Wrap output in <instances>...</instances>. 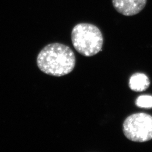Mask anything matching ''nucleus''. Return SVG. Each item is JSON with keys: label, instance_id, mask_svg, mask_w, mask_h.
Here are the masks:
<instances>
[{"label": "nucleus", "instance_id": "nucleus-5", "mask_svg": "<svg viewBox=\"0 0 152 152\" xmlns=\"http://www.w3.org/2000/svg\"><path fill=\"white\" fill-rule=\"evenodd\" d=\"M150 86V80L145 74L136 73L131 77L129 87L135 92H142L146 90Z\"/></svg>", "mask_w": 152, "mask_h": 152}, {"label": "nucleus", "instance_id": "nucleus-3", "mask_svg": "<svg viewBox=\"0 0 152 152\" xmlns=\"http://www.w3.org/2000/svg\"><path fill=\"white\" fill-rule=\"evenodd\" d=\"M123 132L131 141L144 142L152 140V115L144 113L131 115L123 124Z\"/></svg>", "mask_w": 152, "mask_h": 152}, {"label": "nucleus", "instance_id": "nucleus-2", "mask_svg": "<svg viewBox=\"0 0 152 152\" xmlns=\"http://www.w3.org/2000/svg\"><path fill=\"white\" fill-rule=\"evenodd\" d=\"M71 38L75 49L83 56H92L102 51L103 45L102 33L92 24H77L72 29Z\"/></svg>", "mask_w": 152, "mask_h": 152}, {"label": "nucleus", "instance_id": "nucleus-6", "mask_svg": "<svg viewBox=\"0 0 152 152\" xmlns=\"http://www.w3.org/2000/svg\"><path fill=\"white\" fill-rule=\"evenodd\" d=\"M136 106L144 108H152V96L150 95H141L137 98Z\"/></svg>", "mask_w": 152, "mask_h": 152}, {"label": "nucleus", "instance_id": "nucleus-1", "mask_svg": "<svg viewBox=\"0 0 152 152\" xmlns=\"http://www.w3.org/2000/svg\"><path fill=\"white\" fill-rule=\"evenodd\" d=\"M76 56L68 46L59 43L49 44L39 53L37 63L45 73L55 77L72 72L76 65Z\"/></svg>", "mask_w": 152, "mask_h": 152}, {"label": "nucleus", "instance_id": "nucleus-4", "mask_svg": "<svg viewBox=\"0 0 152 152\" xmlns=\"http://www.w3.org/2000/svg\"><path fill=\"white\" fill-rule=\"evenodd\" d=\"M147 0H112L116 11L125 16H133L142 11Z\"/></svg>", "mask_w": 152, "mask_h": 152}]
</instances>
